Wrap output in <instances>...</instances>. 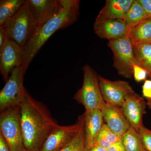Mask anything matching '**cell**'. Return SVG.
Masks as SVG:
<instances>
[{"instance_id":"cell-29","label":"cell","mask_w":151,"mask_h":151,"mask_svg":"<svg viewBox=\"0 0 151 151\" xmlns=\"http://www.w3.org/2000/svg\"><path fill=\"white\" fill-rule=\"evenodd\" d=\"M107 151H126L122 141L113 144L107 149Z\"/></svg>"},{"instance_id":"cell-24","label":"cell","mask_w":151,"mask_h":151,"mask_svg":"<svg viewBox=\"0 0 151 151\" xmlns=\"http://www.w3.org/2000/svg\"><path fill=\"white\" fill-rule=\"evenodd\" d=\"M142 142L143 145L147 151H151V131L145 127L138 131Z\"/></svg>"},{"instance_id":"cell-10","label":"cell","mask_w":151,"mask_h":151,"mask_svg":"<svg viewBox=\"0 0 151 151\" xmlns=\"http://www.w3.org/2000/svg\"><path fill=\"white\" fill-rule=\"evenodd\" d=\"M23 53V48L10 39L0 51V70L5 82L14 68L22 66Z\"/></svg>"},{"instance_id":"cell-6","label":"cell","mask_w":151,"mask_h":151,"mask_svg":"<svg viewBox=\"0 0 151 151\" xmlns=\"http://www.w3.org/2000/svg\"><path fill=\"white\" fill-rule=\"evenodd\" d=\"M108 46L113 52V66L118 73L124 78H132L134 65H140L134 52L132 41L128 35L109 40Z\"/></svg>"},{"instance_id":"cell-22","label":"cell","mask_w":151,"mask_h":151,"mask_svg":"<svg viewBox=\"0 0 151 151\" xmlns=\"http://www.w3.org/2000/svg\"><path fill=\"white\" fill-rule=\"evenodd\" d=\"M121 141L122 138L113 133L106 124H104L97 135L94 145L108 149L113 144Z\"/></svg>"},{"instance_id":"cell-9","label":"cell","mask_w":151,"mask_h":151,"mask_svg":"<svg viewBox=\"0 0 151 151\" xmlns=\"http://www.w3.org/2000/svg\"><path fill=\"white\" fill-rule=\"evenodd\" d=\"M84 114L78 117L76 124L68 126L58 125L46 138L39 151H60L70 142L80 129Z\"/></svg>"},{"instance_id":"cell-32","label":"cell","mask_w":151,"mask_h":151,"mask_svg":"<svg viewBox=\"0 0 151 151\" xmlns=\"http://www.w3.org/2000/svg\"><path fill=\"white\" fill-rule=\"evenodd\" d=\"M146 104L147 105L148 108L151 109V99H147V102Z\"/></svg>"},{"instance_id":"cell-13","label":"cell","mask_w":151,"mask_h":151,"mask_svg":"<svg viewBox=\"0 0 151 151\" xmlns=\"http://www.w3.org/2000/svg\"><path fill=\"white\" fill-rule=\"evenodd\" d=\"M37 25L43 24L57 16L62 7L58 0H27Z\"/></svg>"},{"instance_id":"cell-5","label":"cell","mask_w":151,"mask_h":151,"mask_svg":"<svg viewBox=\"0 0 151 151\" xmlns=\"http://www.w3.org/2000/svg\"><path fill=\"white\" fill-rule=\"evenodd\" d=\"M36 25L26 0L16 14L2 26L9 38L24 48Z\"/></svg>"},{"instance_id":"cell-25","label":"cell","mask_w":151,"mask_h":151,"mask_svg":"<svg viewBox=\"0 0 151 151\" xmlns=\"http://www.w3.org/2000/svg\"><path fill=\"white\" fill-rule=\"evenodd\" d=\"M133 75L135 80L138 82L146 80L147 76H148L147 72L145 68L137 64L134 65Z\"/></svg>"},{"instance_id":"cell-4","label":"cell","mask_w":151,"mask_h":151,"mask_svg":"<svg viewBox=\"0 0 151 151\" xmlns=\"http://www.w3.org/2000/svg\"><path fill=\"white\" fill-rule=\"evenodd\" d=\"M0 134L5 140L11 151H27L21 125L19 106L1 111Z\"/></svg>"},{"instance_id":"cell-19","label":"cell","mask_w":151,"mask_h":151,"mask_svg":"<svg viewBox=\"0 0 151 151\" xmlns=\"http://www.w3.org/2000/svg\"><path fill=\"white\" fill-rule=\"evenodd\" d=\"M126 151H147L143 145L139 132L131 127L122 137Z\"/></svg>"},{"instance_id":"cell-1","label":"cell","mask_w":151,"mask_h":151,"mask_svg":"<svg viewBox=\"0 0 151 151\" xmlns=\"http://www.w3.org/2000/svg\"><path fill=\"white\" fill-rule=\"evenodd\" d=\"M21 125L27 150L39 151L44 142L59 124L45 105L26 91L19 105Z\"/></svg>"},{"instance_id":"cell-27","label":"cell","mask_w":151,"mask_h":151,"mask_svg":"<svg viewBox=\"0 0 151 151\" xmlns=\"http://www.w3.org/2000/svg\"><path fill=\"white\" fill-rule=\"evenodd\" d=\"M9 39L8 35L4 28L3 26L0 27V51L3 49Z\"/></svg>"},{"instance_id":"cell-11","label":"cell","mask_w":151,"mask_h":151,"mask_svg":"<svg viewBox=\"0 0 151 151\" xmlns=\"http://www.w3.org/2000/svg\"><path fill=\"white\" fill-rule=\"evenodd\" d=\"M146 105L143 97L134 92L121 107L131 127L137 131L144 127L143 116L146 113Z\"/></svg>"},{"instance_id":"cell-30","label":"cell","mask_w":151,"mask_h":151,"mask_svg":"<svg viewBox=\"0 0 151 151\" xmlns=\"http://www.w3.org/2000/svg\"><path fill=\"white\" fill-rule=\"evenodd\" d=\"M0 151H11L8 145L1 134H0Z\"/></svg>"},{"instance_id":"cell-21","label":"cell","mask_w":151,"mask_h":151,"mask_svg":"<svg viewBox=\"0 0 151 151\" xmlns=\"http://www.w3.org/2000/svg\"><path fill=\"white\" fill-rule=\"evenodd\" d=\"M147 17H148L138 0H134L123 20L130 27Z\"/></svg>"},{"instance_id":"cell-33","label":"cell","mask_w":151,"mask_h":151,"mask_svg":"<svg viewBox=\"0 0 151 151\" xmlns=\"http://www.w3.org/2000/svg\"><path fill=\"white\" fill-rule=\"evenodd\" d=\"M27 151H28V150H27Z\"/></svg>"},{"instance_id":"cell-26","label":"cell","mask_w":151,"mask_h":151,"mask_svg":"<svg viewBox=\"0 0 151 151\" xmlns=\"http://www.w3.org/2000/svg\"><path fill=\"white\" fill-rule=\"evenodd\" d=\"M143 96L147 99H151V80H146L142 86Z\"/></svg>"},{"instance_id":"cell-28","label":"cell","mask_w":151,"mask_h":151,"mask_svg":"<svg viewBox=\"0 0 151 151\" xmlns=\"http://www.w3.org/2000/svg\"><path fill=\"white\" fill-rule=\"evenodd\" d=\"M148 17H151V0H138Z\"/></svg>"},{"instance_id":"cell-7","label":"cell","mask_w":151,"mask_h":151,"mask_svg":"<svg viewBox=\"0 0 151 151\" xmlns=\"http://www.w3.org/2000/svg\"><path fill=\"white\" fill-rule=\"evenodd\" d=\"M24 72L22 66L12 70L5 85L0 92V111L19 106L24 100L25 89L23 85Z\"/></svg>"},{"instance_id":"cell-23","label":"cell","mask_w":151,"mask_h":151,"mask_svg":"<svg viewBox=\"0 0 151 151\" xmlns=\"http://www.w3.org/2000/svg\"><path fill=\"white\" fill-rule=\"evenodd\" d=\"M60 151H88L85 143L84 121L75 137Z\"/></svg>"},{"instance_id":"cell-15","label":"cell","mask_w":151,"mask_h":151,"mask_svg":"<svg viewBox=\"0 0 151 151\" xmlns=\"http://www.w3.org/2000/svg\"><path fill=\"white\" fill-rule=\"evenodd\" d=\"M84 114L85 143L88 150L94 145L97 135L104 124V119L101 110L85 111Z\"/></svg>"},{"instance_id":"cell-3","label":"cell","mask_w":151,"mask_h":151,"mask_svg":"<svg viewBox=\"0 0 151 151\" xmlns=\"http://www.w3.org/2000/svg\"><path fill=\"white\" fill-rule=\"evenodd\" d=\"M82 86L74 96V99L84 106L85 111L102 110L105 102L99 86L98 75L90 65H84Z\"/></svg>"},{"instance_id":"cell-20","label":"cell","mask_w":151,"mask_h":151,"mask_svg":"<svg viewBox=\"0 0 151 151\" xmlns=\"http://www.w3.org/2000/svg\"><path fill=\"white\" fill-rule=\"evenodd\" d=\"M134 52L139 65L145 68L151 78V42L133 45Z\"/></svg>"},{"instance_id":"cell-18","label":"cell","mask_w":151,"mask_h":151,"mask_svg":"<svg viewBox=\"0 0 151 151\" xmlns=\"http://www.w3.org/2000/svg\"><path fill=\"white\" fill-rule=\"evenodd\" d=\"M26 1V0L0 1V27L14 17Z\"/></svg>"},{"instance_id":"cell-31","label":"cell","mask_w":151,"mask_h":151,"mask_svg":"<svg viewBox=\"0 0 151 151\" xmlns=\"http://www.w3.org/2000/svg\"><path fill=\"white\" fill-rule=\"evenodd\" d=\"M88 151H107V149L97 145H93L91 148L88 150Z\"/></svg>"},{"instance_id":"cell-17","label":"cell","mask_w":151,"mask_h":151,"mask_svg":"<svg viewBox=\"0 0 151 151\" xmlns=\"http://www.w3.org/2000/svg\"><path fill=\"white\" fill-rule=\"evenodd\" d=\"M127 35L133 45L151 42V17L129 27Z\"/></svg>"},{"instance_id":"cell-14","label":"cell","mask_w":151,"mask_h":151,"mask_svg":"<svg viewBox=\"0 0 151 151\" xmlns=\"http://www.w3.org/2000/svg\"><path fill=\"white\" fill-rule=\"evenodd\" d=\"M93 28L99 37L111 40L127 35L129 27L122 20H106L95 21Z\"/></svg>"},{"instance_id":"cell-16","label":"cell","mask_w":151,"mask_h":151,"mask_svg":"<svg viewBox=\"0 0 151 151\" xmlns=\"http://www.w3.org/2000/svg\"><path fill=\"white\" fill-rule=\"evenodd\" d=\"M134 0H107L95 21L122 20Z\"/></svg>"},{"instance_id":"cell-12","label":"cell","mask_w":151,"mask_h":151,"mask_svg":"<svg viewBox=\"0 0 151 151\" xmlns=\"http://www.w3.org/2000/svg\"><path fill=\"white\" fill-rule=\"evenodd\" d=\"M101 111L106 125L120 137L131 127L122 108L105 103Z\"/></svg>"},{"instance_id":"cell-8","label":"cell","mask_w":151,"mask_h":151,"mask_svg":"<svg viewBox=\"0 0 151 151\" xmlns=\"http://www.w3.org/2000/svg\"><path fill=\"white\" fill-rule=\"evenodd\" d=\"M99 86L105 103L122 107L126 100L134 93L127 81H113L98 75Z\"/></svg>"},{"instance_id":"cell-2","label":"cell","mask_w":151,"mask_h":151,"mask_svg":"<svg viewBox=\"0 0 151 151\" xmlns=\"http://www.w3.org/2000/svg\"><path fill=\"white\" fill-rule=\"evenodd\" d=\"M62 7L57 16L43 24L37 25L23 48L22 67L25 73L30 63L41 48L57 31L73 24L79 15L77 0H59Z\"/></svg>"}]
</instances>
